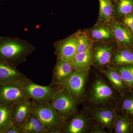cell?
Segmentation results:
<instances>
[{
  "label": "cell",
  "instance_id": "1",
  "mask_svg": "<svg viewBox=\"0 0 133 133\" xmlns=\"http://www.w3.org/2000/svg\"><path fill=\"white\" fill-rule=\"evenodd\" d=\"M35 49L30 43L21 38L0 37V61L17 67L26 62Z\"/></svg>",
  "mask_w": 133,
  "mask_h": 133
},
{
  "label": "cell",
  "instance_id": "2",
  "mask_svg": "<svg viewBox=\"0 0 133 133\" xmlns=\"http://www.w3.org/2000/svg\"><path fill=\"white\" fill-rule=\"evenodd\" d=\"M32 101L33 113L44 127L46 133L51 130L61 131L66 122L50 104H41Z\"/></svg>",
  "mask_w": 133,
  "mask_h": 133
},
{
  "label": "cell",
  "instance_id": "3",
  "mask_svg": "<svg viewBox=\"0 0 133 133\" xmlns=\"http://www.w3.org/2000/svg\"><path fill=\"white\" fill-rule=\"evenodd\" d=\"M50 103L66 122L77 113V102L64 88L56 93Z\"/></svg>",
  "mask_w": 133,
  "mask_h": 133
},
{
  "label": "cell",
  "instance_id": "4",
  "mask_svg": "<svg viewBox=\"0 0 133 133\" xmlns=\"http://www.w3.org/2000/svg\"><path fill=\"white\" fill-rule=\"evenodd\" d=\"M115 90L103 79H95L91 88L90 99L92 104L97 106L107 105L112 100L119 101L122 96L116 95Z\"/></svg>",
  "mask_w": 133,
  "mask_h": 133
},
{
  "label": "cell",
  "instance_id": "5",
  "mask_svg": "<svg viewBox=\"0 0 133 133\" xmlns=\"http://www.w3.org/2000/svg\"><path fill=\"white\" fill-rule=\"evenodd\" d=\"M22 87L30 99L41 104L50 103L54 95L60 89L50 84L40 85L34 83L30 79L23 84Z\"/></svg>",
  "mask_w": 133,
  "mask_h": 133
},
{
  "label": "cell",
  "instance_id": "6",
  "mask_svg": "<svg viewBox=\"0 0 133 133\" xmlns=\"http://www.w3.org/2000/svg\"><path fill=\"white\" fill-rule=\"evenodd\" d=\"M88 72L74 71L63 84L61 88L66 90L78 103L85 95Z\"/></svg>",
  "mask_w": 133,
  "mask_h": 133
},
{
  "label": "cell",
  "instance_id": "7",
  "mask_svg": "<svg viewBox=\"0 0 133 133\" xmlns=\"http://www.w3.org/2000/svg\"><path fill=\"white\" fill-rule=\"evenodd\" d=\"M30 99L22 85L12 83L0 84V104H14Z\"/></svg>",
  "mask_w": 133,
  "mask_h": 133
},
{
  "label": "cell",
  "instance_id": "8",
  "mask_svg": "<svg viewBox=\"0 0 133 133\" xmlns=\"http://www.w3.org/2000/svg\"><path fill=\"white\" fill-rule=\"evenodd\" d=\"M77 32L55 43L54 46L57 59L71 63L77 54Z\"/></svg>",
  "mask_w": 133,
  "mask_h": 133
},
{
  "label": "cell",
  "instance_id": "9",
  "mask_svg": "<svg viewBox=\"0 0 133 133\" xmlns=\"http://www.w3.org/2000/svg\"><path fill=\"white\" fill-rule=\"evenodd\" d=\"M30 79L16 66L0 61V84L16 83L22 85Z\"/></svg>",
  "mask_w": 133,
  "mask_h": 133
},
{
  "label": "cell",
  "instance_id": "10",
  "mask_svg": "<svg viewBox=\"0 0 133 133\" xmlns=\"http://www.w3.org/2000/svg\"><path fill=\"white\" fill-rule=\"evenodd\" d=\"M33 112V102L29 100L12 105V118L14 125L21 129Z\"/></svg>",
  "mask_w": 133,
  "mask_h": 133
},
{
  "label": "cell",
  "instance_id": "11",
  "mask_svg": "<svg viewBox=\"0 0 133 133\" xmlns=\"http://www.w3.org/2000/svg\"><path fill=\"white\" fill-rule=\"evenodd\" d=\"M114 47L107 43L98 44L92 47V62L95 66L103 68L111 63Z\"/></svg>",
  "mask_w": 133,
  "mask_h": 133
},
{
  "label": "cell",
  "instance_id": "12",
  "mask_svg": "<svg viewBox=\"0 0 133 133\" xmlns=\"http://www.w3.org/2000/svg\"><path fill=\"white\" fill-rule=\"evenodd\" d=\"M90 119L84 113L72 116L66 122L65 125L61 130V133H83L90 128Z\"/></svg>",
  "mask_w": 133,
  "mask_h": 133
},
{
  "label": "cell",
  "instance_id": "13",
  "mask_svg": "<svg viewBox=\"0 0 133 133\" xmlns=\"http://www.w3.org/2000/svg\"><path fill=\"white\" fill-rule=\"evenodd\" d=\"M93 119L104 128L107 129L109 132L112 131L117 113L112 108H97L91 111Z\"/></svg>",
  "mask_w": 133,
  "mask_h": 133
},
{
  "label": "cell",
  "instance_id": "14",
  "mask_svg": "<svg viewBox=\"0 0 133 133\" xmlns=\"http://www.w3.org/2000/svg\"><path fill=\"white\" fill-rule=\"evenodd\" d=\"M74 71L70 63L57 59L53 70L52 81L50 84L60 89L63 84Z\"/></svg>",
  "mask_w": 133,
  "mask_h": 133
},
{
  "label": "cell",
  "instance_id": "15",
  "mask_svg": "<svg viewBox=\"0 0 133 133\" xmlns=\"http://www.w3.org/2000/svg\"><path fill=\"white\" fill-rule=\"evenodd\" d=\"M111 27L114 37L121 48H132L133 36L128 29L122 23L114 21L111 23Z\"/></svg>",
  "mask_w": 133,
  "mask_h": 133
},
{
  "label": "cell",
  "instance_id": "16",
  "mask_svg": "<svg viewBox=\"0 0 133 133\" xmlns=\"http://www.w3.org/2000/svg\"><path fill=\"white\" fill-rule=\"evenodd\" d=\"M92 43L84 52L77 53L70 63L75 71L88 72L92 62Z\"/></svg>",
  "mask_w": 133,
  "mask_h": 133
},
{
  "label": "cell",
  "instance_id": "17",
  "mask_svg": "<svg viewBox=\"0 0 133 133\" xmlns=\"http://www.w3.org/2000/svg\"><path fill=\"white\" fill-rule=\"evenodd\" d=\"M103 73L109 79L113 88L121 95L131 90L124 82L115 66H109L103 71Z\"/></svg>",
  "mask_w": 133,
  "mask_h": 133
},
{
  "label": "cell",
  "instance_id": "18",
  "mask_svg": "<svg viewBox=\"0 0 133 133\" xmlns=\"http://www.w3.org/2000/svg\"><path fill=\"white\" fill-rule=\"evenodd\" d=\"M121 114L133 121V90L124 93L117 105Z\"/></svg>",
  "mask_w": 133,
  "mask_h": 133
},
{
  "label": "cell",
  "instance_id": "19",
  "mask_svg": "<svg viewBox=\"0 0 133 133\" xmlns=\"http://www.w3.org/2000/svg\"><path fill=\"white\" fill-rule=\"evenodd\" d=\"M111 63L115 66L133 64V51L130 48H121L113 53Z\"/></svg>",
  "mask_w": 133,
  "mask_h": 133
},
{
  "label": "cell",
  "instance_id": "20",
  "mask_svg": "<svg viewBox=\"0 0 133 133\" xmlns=\"http://www.w3.org/2000/svg\"><path fill=\"white\" fill-rule=\"evenodd\" d=\"M90 35L95 41L108 42L114 38L111 26L105 24H99L90 30Z\"/></svg>",
  "mask_w": 133,
  "mask_h": 133
},
{
  "label": "cell",
  "instance_id": "21",
  "mask_svg": "<svg viewBox=\"0 0 133 133\" xmlns=\"http://www.w3.org/2000/svg\"><path fill=\"white\" fill-rule=\"evenodd\" d=\"M21 133H46L44 127L33 112L21 128Z\"/></svg>",
  "mask_w": 133,
  "mask_h": 133
},
{
  "label": "cell",
  "instance_id": "22",
  "mask_svg": "<svg viewBox=\"0 0 133 133\" xmlns=\"http://www.w3.org/2000/svg\"><path fill=\"white\" fill-rule=\"evenodd\" d=\"M12 105L0 104V133H6L13 124Z\"/></svg>",
  "mask_w": 133,
  "mask_h": 133
},
{
  "label": "cell",
  "instance_id": "23",
  "mask_svg": "<svg viewBox=\"0 0 133 133\" xmlns=\"http://www.w3.org/2000/svg\"><path fill=\"white\" fill-rule=\"evenodd\" d=\"M99 2L100 21L104 23L111 22L115 15L113 3L109 0H99Z\"/></svg>",
  "mask_w": 133,
  "mask_h": 133
},
{
  "label": "cell",
  "instance_id": "24",
  "mask_svg": "<svg viewBox=\"0 0 133 133\" xmlns=\"http://www.w3.org/2000/svg\"><path fill=\"white\" fill-rule=\"evenodd\" d=\"M132 121L121 114H116L113 130L115 133H132Z\"/></svg>",
  "mask_w": 133,
  "mask_h": 133
},
{
  "label": "cell",
  "instance_id": "25",
  "mask_svg": "<svg viewBox=\"0 0 133 133\" xmlns=\"http://www.w3.org/2000/svg\"><path fill=\"white\" fill-rule=\"evenodd\" d=\"M113 4L118 17L123 18L133 12V0H117Z\"/></svg>",
  "mask_w": 133,
  "mask_h": 133
},
{
  "label": "cell",
  "instance_id": "26",
  "mask_svg": "<svg viewBox=\"0 0 133 133\" xmlns=\"http://www.w3.org/2000/svg\"><path fill=\"white\" fill-rule=\"evenodd\" d=\"M115 66L126 85L133 90V64Z\"/></svg>",
  "mask_w": 133,
  "mask_h": 133
},
{
  "label": "cell",
  "instance_id": "27",
  "mask_svg": "<svg viewBox=\"0 0 133 133\" xmlns=\"http://www.w3.org/2000/svg\"><path fill=\"white\" fill-rule=\"evenodd\" d=\"M78 44L77 53H81L88 49L91 44L89 35L85 32H77Z\"/></svg>",
  "mask_w": 133,
  "mask_h": 133
},
{
  "label": "cell",
  "instance_id": "28",
  "mask_svg": "<svg viewBox=\"0 0 133 133\" xmlns=\"http://www.w3.org/2000/svg\"><path fill=\"white\" fill-rule=\"evenodd\" d=\"M121 23L128 29L133 36V12L124 16Z\"/></svg>",
  "mask_w": 133,
  "mask_h": 133
},
{
  "label": "cell",
  "instance_id": "29",
  "mask_svg": "<svg viewBox=\"0 0 133 133\" xmlns=\"http://www.w3.org/2000/svg\"><path fill=\"white\" fill-rule=\"evenodd\" d=\"M104 128L103 127L98 123H97L92 127L91 129L90 133H106Z\"/></svg>",
  "mask_w": 133,
  "mask_h": 133
},
{
  "label": "cell",
  "instance_id": "30",
  "mask_svg": "<svg viewBox=\"0 0 133 133\" xmlns=\"http://www.w3.org/2000/svg\"><path fill=\"white\" fill-rule=\"evenodd\" d=\"M6 133H21V129L17 127L12 124Z\"/></svg>",
  "mask_w": 133,
  "mask_h": 133
},
{
  "label": "cell",
  "instance_id": "31",
  "mask_svg": "<svg viewBox=\"0 0 133 133\" xmlns=\"http://www.w3.org/2000/svg\"><path fill=\"white\" fill-rule=\"evenodd\" d=\"M109 1H110L111 2H112L113 3H114L116 2V1H117V0H109Z\"/></svg>",
  "mask_w": 133,
  "mask_h": 133
},
{
  "label": "cell",
  "instance_id": "32",
  "mask_svg": "<svg viewBox=\"0 0 133 133\" xmlns=\"http://www.w3.org/2000/svg\"><path fill=\"white\" fill-rule=\"evenodd\" d=\"M132 133H133V121L132 122Z\"/></svg>",
  "mask_w": 133,
  "mask_h": 133
},
{
  "label": "cell",
  "instance_id": "33",
  "mask_svg": "<svg viewBox=\"0 0 133 133\" xmlns=\"http://www.w3.org/2000/svg\"><path fill=\"white\" fill-rule=\"evenodd\" d=\"M132 49H131L133 51V45H132Z\"/></svg>",
  "mask_w": 133,
  "mask_h": 133
}]
</instances>
